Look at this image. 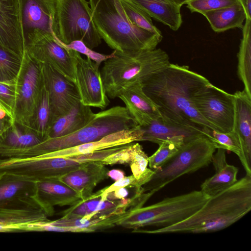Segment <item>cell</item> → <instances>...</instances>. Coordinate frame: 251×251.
I'll use <instances>...</instances> for the list:
<instances>
[{
    "mask_svg": "<svg viewBox=\"0 0 251 251\" xmlns=\"http://www.w3.org/2000/svg\"><path fill=\"white\" fill-rule=\"evenodd\" d=\"M209 83L188 66L170 63L142 84L144 92L157 105L162 117L217 130L199 113L193 101L195 94Z\"/></svg>",
    "mask_w": 251,
    "mask_h": 251,
    "instance_id": "cell-1",
    "label": "cell"
},
{
    "mask_svg": "<svg viewBox=\"0 0 251 251\" xmlns=\"http://www.w3.org/2000/svg\"><path fill=\"white\" fill-rule=\"evenodd\" d=\"M251 210V176H246L230 187L209 198L202 207L190 217L173 226L153 230L136 229L149 234L201 233L224 229L243 217Z\"/></svg>",
    "mask_w": 251,
    "mask_h": 251,
    "instance_id": "cell-2",
    "label": "cell"
},
{
    "mask_svg": "<svg viewBox=\"0 0 251 251\" xmlns=\"http://www.w3.org/2000/svg\"><path fill=\"white\" fill-rule=\"evenodd\" d=\"M96 27L101 39L114 50L133 52L156 48L163 39L132 24L119 0H89Z\"/></svg>",
    "mask_w": 251,
    "mask_h": 251,
    "instance_id": "cell-3",
    "label": "cell"
},
{
    "mask_svg": "<svg viewBox=\"0 0 251 251\" xmlns=\"http://www.w3.org/2000/svg\"><path fill=\"white\" fill-rule=\"evenodd\" d=\"M113 53L100 71L106 94L112 99L126 85L142 83L171 63L168 54L159 48L133 52L114 50Z\"/></svg>",
    "mask_w": 251,
    "mask_h": 251,
    "instance_id": "cell-4",
    "label": "cell"
},
{
    "mask_svg": "<svg viewBox=\"0 0 251 251\" xmlns=\"http://www.w3.org/2000/svg\"><path fill=\"white\" fill-rule=\"evenodd\" d=\"M138 125L126 107L116 106L95 113L84 126L66 136L46 139L28 149L14 153L15 157L38 156L99 140L115 132Z\"/></svg>",
    "mask_w": 251,
    "mask_h": 251,
    "instance_id": "cell-5",
    "label": "cell"
},
{
    "mask_svg": "<svg viewBox=\"0 0 251 251\" xmlns=\"http://www.w3.org/2000/svg\"><path fill=\"white\" fill-rule=\"evenodd\" d=\"M208 199L201 190L166 198L152 205L131 210L117 226L133 230L149 226L158 228L170 226L193 215Z\"/></svg>",
    "mask_w": 251,
    "mask_h": 251,
    "instance_id": "cell-6",
    "label": "cell"
},
{
    "mask_svg": "<svg viewBox=\"0 0 251 251\" xmlns=\"http://www.w3.org/2000/svg\"><path fill=\"white\" fill-rule=\"evenodd\" d=\"M215 151L214 146L204 136L185 143L162 167L152 170L151 178L142 186L143 192L153 195L182 176L208 166Z\"/></svg>",
    "mask_w": 251,
    "mask_h": 251,
    "instance_id": "cell-7",
    "label": "cell"
},
{
    "mask_svg": "<svg viewBox=\"0 0 251 251\" xmlns=\"http://www.w3.org/2000/svg\"><path fill=\"white\" fill-rule=\"evenodd\" d=\"M89 4L86 0H55L53 35L66 44L80 40L91 49L99 46L101 38Z\"/></svg>",
    "mask_w": 251,
    "mask_h": 251,
    "instance_id": "cell-8",
    "label": "cell"
},
{
    "mask_svg": "<svg viewBox=\"0 0 251 251\" xmlns=\"http://www.w3.org/2000/svg\"><path fill=\"white\" fill-rule=\"evenodd\" d=\"M43 83L42 63L25 51L18 76V96L15 111L16 124L31 129Z\"/></svg>",
    "mask_w": 251,
    "mask_h": 251,
    "instance_id": "cell-9",
    "label": "cell"
},
{
    "mask_svg": "<svg viewBox=\"0 0 251 251\" xmlns=\"http://www.w3.org/2000/svg\"><path fill=\"white\" fill-rule=\"evenodd\" d=\"M193 101L199 113L217 131L228 132L233 130V94L209 83L195 94Z\"/></svg>",
    "mask_w": 251,
    "mask_h": 251,
    "instance_id": "cell-10",
    "label": "cell"
},
{
    "mask_svg": "<svg viewBox=\"0 0 251 251\" xmlns=\"http://www.w3.org/2000/svg\"><path fill=\"white\" fill-rule=\"evenodd\" d=\"M126 145L85 154L58 157H50L42 154L30 157L26 162V173L31 179L36 182L50 178L59 177L77 168L83 163L101 161Z\"/></svg>",
    "mask_w": 251,
    "mask_h": 251,
    "instance_id": "cell-11",
    "label": "cell"
},
{
    "mask_svg": "<svg viewBox=\"0 0 251 251\" xmlns=\"http://www.w3.org/2000/svg\"><path fill=\"white\" fill-rule=\"evenodd\" d=\"M71 50L75 80L80 102L86 106L103 110L109 100L103 84L100 65L89 58H83L79 53Z\"/></svg>",
    "mask_w": 251,
    "mask_h": 251,
    "instance_id": "cell-12",
    "label": "cell"
},
{
    "mask_svg": "<svg viewBox=\"0 0 251 251\" xmlns=\"http://www.w3.org/2000/svg\"><path fill=\"white\" fill-rule=\"evenodd\" d=\"M146 201L144 193L136 194L131 198L110 200L102 194L100 190L85 199L80 200L59 214L62 218L110 217L124 214L130 209L142 207Z\"/></svg>",
    "mask_w": 251,
    "mask_h": 251,
    "instance_id": "cell-13",
    "label": "cell"
},
{
    "mask_svg": "<svg viewBox=\"0 0 251 251\" xmlns=\"http://www.w3.org/2000/svg\"><path fill=\"white\" fill-rule=\"evenodd\" d=\"M25 47L53 35L55 0H19Z\"/></svg>",
    "mask_w": 251,
    "mask_h": 251,
    "instance_id": "cell-14",
    "label": "cell"
},
{
    "mask_svg": "<svg viewBox=\"0 0 251 251\" xmlns=\"http://www.w3.org/2000/svg\"><path fill=\"white\" fill-rule=\"evenodd\" d=\"M49 215L35 198H27L0 205V232L35 231Z\"/></svg>",
    "mask_w": 251,
    "mask_h": 251,
    "instance_id": "cell-15",
    "label": "cell"
},
{
    "mask_svg": "<svg viewBox=\"0 0 251 251\" xmlns=\"http://www.w3.org/2000/svg\"><path fill=\"white\" fill-rule=\"evenodd\" d=\"M42 74L49 93L52 123L80 102V99L75 82L50 65L42 63Z\"/></svg>",
    "mask_w": 251,
    "mask_h": 251,
    "instance_id": "cell-16",
    "label": "cell"
},
{
    "mask_svg": "<svg viewBox=\"0 0 251 251\" xmlns=\"http://www.w3.org/2000/svg\"><path fill=\"white\" fill-rule=\"evenodd\" d=\"M140 127L143 132L142 141H150L158 145L163 141L169 140L183 145L195 138L203 136L202 127L197 125L177 123L163 117Z\"/></svg>",
    "mask_w": 251,
    "mask_h": 251,
    "instance_id": "cell-17",
    "label": "cell"
},
{
    "mask_svg": "<svg viewBox=\"0 0 251 251\" xmlns=\"http://www.w3.org/2000/svg\"><path fill=\"white\" fill-rule=\"evenodd\" d=\"M0 45L23 57L25 47L19 0H0Z\"/></svg>",
    "mask_w": 251,
    "mask_h": 251,
    "instance_id": "cell-18",
    "label": "cell"
},
{
    "mask_svg": "<svg viewBox=\"0 0 251 251\" xmlns=\"http://www.w3.org/2000/svg\"><path fill=\"white\" fill-rule=\"evenodd\" d=\"M25 51L39 62L50 65L75 82L71 50L60 45L53 35L45 37L27 46Z\"/></svg>",
    "mask_w": 251,
    "mask_h": 251,
    "instance_id": "cell-19",
    "label": "cell"
},
{
    "mask_svg": "<svg viewBox=\"0 0 251 251\" xmlns=\"http://www.w3.org/2000/svg\"><path fill=\"white\" fill-rule=\"evenodd\" d=\"M120 98L138 126H144L162 117L158 107L145 94L141 82L125 86L119 94Z\"/></svg>",
    "mask_w": 251,
    "mask_h": 251,
    "instance_id": "cell-20",
    "label": "cell"
},
{
    "mask_svg": "<svg viewBox=\"0 0 251 251\" xmlns=\"http://www.w3.org/2000/svg\"><path fill=\"white\" fill-rule=\"evenodd\" d=\"M234 116L233 130L241 147L242 165L246 175L251 176V98L245 92L237 91L234 94Z\"/></svg>",
    "mask_w": 251,
    "mask_h": 251,
    "instance_id": "cell-21",
    "label": "cell"
},
{
    "mask_svg": "<svg viewBox=\"0 0 251 251\" xmlns=\"http://www.w3.org/2000/svg\"><path fill=\"white\" fill-rule=\"evenodd\" d=\"M143 132L139 126L108 134L101 138L72 147L44 154L50 157L69 156L95 151L142 141Z\"/></svg>",
    "mask_w": 251,
    "mask_h": 251,
    "instance_id": "cell-22",
    "label": "cell"
},
{
    "mask_svg": "<svg viewBox=\"0 0 251 251\" xmlns=\"http://www.w3.org/2000/svg\"><path fill=\"white\" fill-rule=\"evenodd\" d=\"M34 198L49 217L54 214L55 206H71L81 200L79 195L75 190L61 181L58 177L36 182Z\"/></svg>",
    "mask_w": 251,
    "mask_h": 251,
    "instance_id": "cell-23",
    "label": "cell"
},
{
    "mask_svg": "<svg viewBox=\"0 0 251 251\" xmlns=\"http://www.w3.org/2000/svg\"><path fill=\"white\" fill-rule=\"evenodd\" d=\"M108 171L100 160L92 161L81 164L77 168L58 178L83 200L93 193L98 183L108 177Z\"/></svg>",
    "mask_w": 251,
    "mask_h": 251,
    "instance_id": "cell-24",
    "label": "cell"
},
{
    "mask_svg": "<svg viewBox=\"0 0 251 251\" xmlns=\"http://www.w3.org/2000/svg\"><path fill=\"white\" fill-rule=\"evenodd\" d=\"M211 162L215 170V174L206 179L201 186V191L209 198L230 187L238 180V169L227 164L225 150L217 149L213 155Z\"/></svg>",
    "mask_w": 251,
    "mask_h": 251,
    "instance_id": "cell-25",
    "label": "cell"
},
{
    "mask_svg": "<svg viewBox=\"0 0 251 251\" xmlns=\"http://www.w3.org/2000/svg\"><path fill=\"white\" fill-rule=\"evenodd\" d=\"M90 106L80 102L65 115L55 119L48 131L47 139L60 137L81 129L94 117Z\"/></svg>",
    "mask_w": 251,
    "mask_h": 251,
    "instance_id": "cell-26",
    "label": "cell"
},
{
    "mask_svg": "<svg viewBox=\"0 0 251 251\" xmlns=\"http://www.w3.org/2000/svg\"><path fill=\"white\" fill-rule=\"evenodd\" d=\"M154 20L166 25L174 31L182 24L180 7L172 0H130Z\"/></svg>",
    "mask_w": 251,
    "mask_h": 251,
    "instance_id": "cell-27",
    "label": "cell"
},
{
    "mask_svg": "<svg viewBox=\"0 0 251 251\" xmlns=\"http://www.w3.org/2000/svg\"><path fill=\"white\" fill-rule=\"evenodd\" d=\"M36 182L11 174H0V205L27 198H34Z\"/></svg>",
    "mask_w": 251,
    "mask_h": 251,
    "instance_id": "cell-28",
    "label": "cell"
},
{
    "mask_svg": "<svg viewBox=\"0 0 251 251\" xmlns=\"http://www.w3.org/2000/svg\"><path fill=\"white\" fill-rule=\"evenodd\" d=\"M202 14L213 30L217 33L236 27L242 29L246 19L245 10L240 2Z\"/></svg>",
    "mask_w": 251,
    "mask_h": 251,
    "instance_id": "cell-29",
    "label": "cell"
},
{
    "mask_svg": "<svg viewBox=\"0 0 251 251\" xmlns=\"http://www.w3.org/2000/svg\"><path fill=\"white\" fill-rule=\"evenodd\" d=\"M131 210V209H129L124 214L110 217H92L90 218H61L55 221L50 220L49 223L54 226L81 229L84 230L85 233H89L106 229L117 226V223L126 216Z\"/></svg>",
    "mask_w": 251,
    "mask_h": 251,
    "instance_id": "cell-30",
    "label": "cell"
},
{
    "mask_svg": "<svg viewBox=\"0 0 251 251\" xmlns=\"http://www.w3.org/2000/svg\"><path fill=\"white\" fill-rule=\"evenodd\" d=\"M237 54V75L244 85V91L251 98V20L246 19Z\"/></svg>",
    "mask_w": 251,
    "mask_h": 251,
    "instance_id": "cell-31",
    "label": "cell"
},
{
    "mask_svg": "<svg viewBox=\"0 0 251 251\" xmlns=\"http://www.w3.org/2000/svg\"><path fill=\"white\" fill-rule=\"evenodd\" d=\"M43 141L34 131L25 127L24 129H20L15 123L0 141V154L8 151L27 149Z\"/></svg>",
    "mask_w": 251,
    "mask_h": 251,
    "instance_id": "cell-32",
    "label": "cell"
},
{
    "mask_svg": "<svg viewBox=\"0 0 251 251\" xmlns=\"http://www.w3.org/2000/svg\"><path fill=\"white\" fill-rule=\"evenodd\" d=\"M51 123V113L49 93L43 83L33 116L31 129L44 141L47 139Z\"/></svg>",
    "mask_w": 251,
    "mask_h": 251,
    "instance_id": "cell-33",
    "label": "cell"
},
{
    "mask_svg": "<svg viewBox=\"0 0 251 251\" xmlns=\"http://www.w3.org/2000/svg\"><path fill=\"white\" fill-rule=\"evenodd\" d=\"M202 132L203 136L212 143L216 149H223L234 152L238 156L242 164L243 158L240 143L233 130L223 132L204 127L202 128Z\"/></svg>",
    "mask_w": 251,
    "mask_h": 251,
    "instance_id": "cell-34",
    "label": "cell"
},
{
    "mask_svg": "<svg viewBox=\"0 0 251 251\" xmlns=\"http://www.w3.org/2000/svg\"><path fill=\"white\" fill-rule=\"evenodd\" d=\"M129 21L134 25L158 35L161 31L153 24L151 18L144 10L130 0H119Z\"/></svg>",
    "mask_w": 251,
    "mask_h": 251,
    "instance_id": "cell-35",
    "label": "cell"
},
{
    "mask_svg": "<svg viewBox=\"0 0 251 251\" xmlns=\"http://www.w3.org/2000/svg\"><path fill=\"white\" fill-rule=\"evenodd\" d=\"M22 62L23 58L0 45V81H11L17 78Z\"/></svg>",
    "mask_w": 251,
    "mask_h": 251,
    "instance_id": "cell-36",
    "label": "cell"
},
{
    "mask_svg": "<svg viewBox=\"0 0 251 251\" xmlns=\"http://www.w3.org/2000/svg\"><path fill=\"white\" fill-rule=\"evenodd\" d=\"M18 87V76L11 81H0V105L14 120Z\"/></svg>",
    "mask_w": 251,
    "mask_h": 251,
    "instance_id": "cell-37",
    "label": "cell"
},
{
    "mask_svg": "<svg viewBox=\"0 0 251 251\" xmlns=\"http://www.w3.org/2000/svg\"><path fill=\"white\" fill-rule=\"evenodd\" d=\"M182 146L169 140L160 143L157 150L148 157L150 169L155 170L162 167L176 153Z\"/></svg>",
    "mask_w": 251,
    "mask_h": 251,
    "instance_id": "cell-38",
    "label": "cell"
},
{
    "mask_svg": "<svg viewBox=\"0 0 251 251\" xmlns=\"http://www.w3.org/2000/svg\"><path fill=\"white\" fill-rule=\"evenodd\" d=\"M53 36L56 41L63 48L67 50H74L79 53L84 54L87 58H89L99 65H100L102 62H104L112 57L113 55V52L106 55L95 51L80 40L74 41L69 44H66L60 41L54 35Z\"/></svg>",
    "mask_w": 251,
    "mask_h": 251,
    "instance_id": "cell-39",
    "label": "cell"
},
{
    "mask_svg": "<svg viewBox=\"0 0 251 251\" xmlns=\"http://www.w3.org/2000/svg\"><path fill=\"white\" fill-rule=\"evenodd\" d=\"M239 2V0H191L186 7L191 13L204 12L228 6Z\"/></svg>",
    "mask_w": 251,
    "mask_h": 251,
    "instance_id": "cell-40",
    "label": "cell"
},
{
    "mask_svg": "<svg viewBox=\"0 0 251 251\" xmlns=\"http://www.w3.org/2000/svg\"><path fill=\"white\" fill-rule=\"evenodd\" d=\"M151 176V175H146L139 178H136L133 175L128 176H125L122 179L115 181L110 186L101 189V192L102 194H106L117 189L126 187L141 188L145 184L150 180Z\"/></svg>",
    "mask_w": 251,
    "mask_h": 251,
    "instance_id": "cell-41",
    "label": "cell"
},
{
    "mask_svg": "<svg viewBox=\"0 0 251 251\" xmlns=\"http://www.w3.org/2000/svg\"><path fill=\"white\" fill-rule=\"evenodd\" d=\"M15 124V120L11 117L0 105V141L6 131Z\"/></svg>",
    "mask_w": 251,
    "mask_h": 251,
    "instance_id": "cell-42",
    "label": "cell"
},
{
    "mask_svg": "<svg viewBox=\"0 0 251 251\" xmlns=\"http://www.w3.org/2000/svg\"><path fill=\"white\" fill-rule=\"evenodd\" d=\"M128 188L129 187H122L107 194H102L105 195L110 200L124 199L126 198L129 194Z\"/></svg>",
    "mask_w": 251,
    "mask_h": 251,
    "instance_id": "cell-43",
    "label": "cell"
},
{
    "mask_svg": "<svg viewBox=\"0 0 251 251\" xmlns=\"http://www.w3.org/2000/svg\"><path fill=\"white\" fill-rule=\"evenodd\" d=\"M107 175L115 181L119 180L125 177V174L124 171L119 169H112L108 171Z\"/></svg>",
    "mask_w": 251,
    "mask_h": 251,
    "instance_id": "cell-44",
    "label": "cell"
},
{
    "mask_svg": "<svg viewBox=\"0 0 251 251\" xmlns=\"http://www.w3.org/2000/svg\"><path fill=\"white\" fill-rule=\"evenodd\" d=\"M246 14V19L251 20V0H239Z\"/></svg>",
    "mask_w": 251,
    "mask_h": 251,
    "instance_id": "cell-45",
    "label": "cell"
},
{
    "mask_svg": "<svg viewBox=\"0 0 251 251\" xmlns=\"http://www.w3.org/2000/svg\"><path fill=\"white\" fill-rule=\"evenodd\" d=\"M173 0L176 5H177L179 7H181L183 4H186L187 2L191 0Z\"/></svg>",
    "mask_w": 251,
    "mask_h": 251,
    "instance_id": "cell-46",
    "label": "cell"
}]
</instances>
